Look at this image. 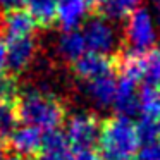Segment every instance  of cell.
Wrapping results in <instances>:
<instances>
[{
    "label": "cell",
    "mask_w": 160,
    "mask_h": 160,
    "mask_svg": "<svg viewBox=\"0 0 160 160\" xmlns=\"http://www.w3.org/2000/svg\"><path fill=\"white\" fill-rule=\"evenodd\" d=\"M7 72V50H5V40L0 33V74Z\"/></svg>",
    "instance_id": "7402d4cb"
},
{
    "label": "cell",
    "mask_w": 160,
    "mask_h": 160,
    "mask_svg": "<svg viewBox=\"0 0 160 160\" xmlns=\"http://www.w3.org/2000/svg\"><path fill=\"white\" fill-rule=\"evenodd\" d=\"M158 91H160V86H158Z\"/></svg>",
    "instance_id": "f1b7e54d"
},
{
    "label": "cell",
    "mask_w": 160,
    "mask_h": 160,
    "mask_svg": "<svg viewBox=\"0 0 160 160\" xmlns=\"http://www.w3.org/2000/svg\"><path fill=\"white\" fill-rule=\"evenodd\" d=\"M143 84L160 86V48H157V47L145 53Z\"/></svg>",
    "instance_id": "e0dca14e"
},
{
    "label": "cell",
    "mask_w": 160,
    "mask_h": 160,
    "mask_svg": "<svg viewBox=\"0 0 160 160\" xmlns=\"http://www.w3.org/2000/svg\"><path fill=\"white\" fill-rule=\"evenodd\" d=\"M138 84L136 81L124 76H117V86H115V97L112 107L115 108L117 115L124 117H134L138 114Z\"/></svg>",
    "instance_id": "7c38bea8"
},
{
    "label": "cell",
    "mask_w": 160,
    "mask_h": 160,
    "mask_svg": "<svg viewBox=\"0 0 160 160\" xmlns=\"http://www.w3.org/2000/svg\"><path fill=\"white\" fill-rule=\"evenodd\" d=\"M83 93L88 98L91 105L95 108H100V110H107L112 107L114 103V97H115V86H117V76L112 72L102 74L98 78L83 81Z\"/></svg>",
    "instance_id": "ba28073f"
},
{
    "label": "cell",
    "mask_w": 160,
    "mask_h": 160,
    "mask_svg": "<svg viewBox=\"0 0 160 160\" xmlns=\"http://www.w3.org/2000/svg\"><path fill=\"white\" fill-rule=\"evenodd\" d=\"M141 2L143 0H98L91 11L112 22H119L128 18L136 7H139Z\"/></svg>",
    "instance_id": "9a60e30c"
},
{
    "label": "cell",
    "mask_w": 160,
    "mask_h": 160,
    "mask_svg": "<svg viewBox=\"0 0 160 160\" xmlns=\"http://www.w3.org/2000/svg\"><path fill=\"white\" fill-rule=\"evenodd\" d=\"M74 158H76V160H105L103 157H102V153H100V152H97L95 148L74 153Z\"/></svg>",
    "instance_id": "44dd1931"
},
{
    "label": "cell",
    "mask_w": 160,
    "mask_h": 160,
    "mask_svg": "<svg viewBox=\"0 0 160 160\" xmlns=\"http://www.w3.org/2000/svg\"><path fill=\"white\" fill-rule=\"evenodd\" d=\"M42 129L33 126H22V128H16L5 138V148L24 160H33L42 148Z\"/></svg>",
    "instance_id": "52a82bcc"
},
{
    "label": "cell",
    "mask_w": 160,
    "mask_h": 160,
    "mask_svg": "<svg viewBox=\"0 0 160 160\" xmlns=\"http://www.w3.org/2000/svg\"><path fill=\"white\" fill-rule=\"evenodd\" d=\"M128 160H139V158H134V157H132V158H128Z\"/></svg>",
    "instance_id": "83f0119b"
},
{
    "label": "cell",
    "mask_w": 160,
    "mask_h": 160,
    "mask_svg": "<svg viewBox=\"0 0 160 160\" xmlns=\"http://www.w3.org/2000/svg\"><path fill=\"white\" fill-rule=\"evenodd\" d=\"M100 121L91 112H76L66 121V139L74 153L97 148Z\"/></svg>",
    "instance_id": "5b68a950"
},
{
    "label": "cell",
    "mask_w": 160,
    "mask_h": 160,
    "mask_svg": "<svg viewBox=\"0 0 160 160\" xmlns=\"http://www.w3.org/2000/svg\"><path fill=\"white\" fill-rule=\"evenodd\" d=\"M33 160H76L74 152L59 129H50L43 134L42 148Z\"/></svg>",
    "instance_id": "4fadbf2b"
},
{
    "label": "cell",
    "mask_w": 160,
    "mask_h": 160,
    "mask_svg": "<svg viewBox=\"0 0 160 160\" xmlns=\"http://www.w3.org/2000/svg\"><path fill=\"white\" fill-rule=\"evenodd\" d=\"M19 93L18 76L11 72L0 74V102H14Z\"/></svg>",
    "instance_id": "d6986e66"
},
{
    "label": "cell",
    "mask_w": 160,
    "mask_h": 160,
    "mask_svg": "<svg viewBox=\"0 0 160 160\" xmlns=\"http://www.w3.org/2000/svg\"><path fill=\"white\" fill-rule=\"evenodd\" d=\"M60 29H78L91 11L90 0H55Z\"/></svg>",
    "instance_id": "8fae6325"
},
{
    "label": "cell",
    "mask_w": 160,
    "mask_h": 160,
    "mask_svg": "<svg viewBox=\"0 0 160 160\" xmlns=\"http://www.w3.org/2000/svg\"><path fill=\"white\" fill-rule=\"evenodd\" d=\"M86 52L83 33L79 29H62L55 40V55L66 64H72L79 55Z\"/></svg>",
    "instance_id": "5bb4252c"
},
{
    "label": "cell",
    "mask_w": 160,
    "mask_h": 160,
    "mask_svg": "<svg viewBox=\"0 0 160 160\" xmlns=\"http://www.w3.org/2000/svg\"><path fill=\"white\" fill-rule=\"evenodd\" d=\"M21 5L33 16L36 24L42 28H52L57 24L55 0H21Z\"/></svg>",
    "instance_id": "2e32d148"
},
{
    "label": "cell",
    "mask_w": 160,
    "mask_h": 160,
    "mask_svg": "<svg viewBox=\"0 0 160 160\" xmlns=\"http://www.w3.org/2000/svg\"><path fill=\"white\" fill-rule=\"evenodd\" d=\"M2 160H24V158H21V157H18V155H14V153H12L11 157H7V158H2Z\"/></svg>",
    "instance_id": "cb8c5ba5"
},
{
    "label": "cell",
    "mask_w": 160,
    "mask_h": 160,
    "mask_svg": "<svg viewBox=\"0 0 160 160\" xmlns=\"http://www.w3.org/2000/svg\"><path fill=\"white\" fill-rule=\"evenodd\" d=\"M5 150H7V148H5V141H4V139H0V160L4 158Z\"/></svg>",
    "instance_id": "603a6c76"
},
{
    "label": "cell",
    "mask_w": 160,
    "mask_h": 160,
    "mask_svg": "<svg viewBox=\"0 0 160 160\" xmlns=\"http://www.w3.org/2000/svg\"><path fill=\"white\" fill-rule=\"evenodd\" d=\"M18 122L14 102H0V139L5 141V138L18 128Z\"/></svg>",
    "instance_id": "ac0fdd59"
},
{
    "label": "cell",
    "mask_w": 160,
    "mask_h": 160,
    "mask_svg": "<svg viewBox=\"0 0 160 160\" xmlns=\"http://www.w3.org/2000/svg\"><path fill=\"white\" fill-rule=\"evenodd\" d=\"M38 29V24L33 16L24 7H16L2 12V35L4 38L33 35Z\"/></svg>",
    "instance_id": "30bf717a"
},
{
    "label": "cell",
    "mask_w": 160,
    "mask_h": 160,
    "mask_svg": "<svg viewBox=\"0 0 160 160\" xmlns=\"http://www.w3.org/2000/svg\"><path fill=\"white\" fill-rule=\"evenodd\" d=\"M139 160H160V141L141 145V148H139Z\"/></svg>",
    "instance_id": "ffe728a7"
},
{
    "label": "cell",
    "mask_w": 160,
    "mask_h": 160,
    "mask_svg": "<svg viewBox=\"0 0 160 160\" xmlns=\"http://www.w3.org/2000/svg\"><path fill=\"white\" fill-rule=\"evenodd\" d=\"M98 146L105 160L132 158L141 148L138 128L131 117L115 115L100 124Z\"/></svg>",
    "instance_id": "7a4b0ae2"
},
{
    "label": "cell",
    "mask_w": 160,
    "mask_h": 160,
    "mask_svg": "<svg viewBox=\"0 0 160 160\" xmlns=\"http://www.w3.org/2000/svg\"><path fill=\"white\" fill-rule=\"evenodd\" d=\"M124 42L129 50L138 53H146L157 47L158 29L155 24V18L148 9L139 5L126 18Z\"/></svg>",
    "instance_id": "3957f363"
},
{
    "label": "cell",
    "mask_w": 160,
    "mask_h": 160,
    "mask_svg": "<svg viewBox=\"0 0 160 160\" xmlns=\"http://www.w3.org/2000/svg\"><path fill=\"white\" fill-rule=\"evenodd\" d=\"M83 38L86 50L103 55H115L121 50V35L112 21L95 14L93 18H86L83 22Z\"/></svg>",
    "instance_id": "277c9868"
},
{
    "label": "cell",
    "mask_w": 160,
    "mask_h": 160,
    "mask_svg": "<svg viewBox=\"0 0 160 160\" xmlns=\"http://www.w3.org/2000/svg\"><path fill=\"white\" fill-rule=\"evenodd\" d=\"M5 50H7V72L19 76L26 69H29L38 53V40L36 33L26 36H14L4 38Z\"/></svg>",
    "instance_id": "8992f818"
},
{
    "label": "cell",
    "mask_w": 160,
    "mask_h": 160,
    "mask_svg": "<svg viewBox=\"0 0 160 160\" xmlns=\"http://www.w3.org/2000/svg\"><path fill=\"white\" fill-rule=\"evenodd\" d=\"M71 71H72L76 79L88 81V79L102 76V74L112 72L114 71V60L108 55L86 50L83 55H79L71 64Z\"/></svg>",
    "instance_id": "9c48e42d"
},
{
    "label": "cell",
    "mask_w": 160,
    "mask_h": 160,
    "mask_svg": "<svg viewBox=\"0 0 160 160\" xmlns=\"http://www.w3.org/2000/svg\"><path fill=\"white\" fill-rule=\"evenodd\" d=\"M157 141H160V119L157 121Z\"/></svg>",
    "instance_id": "d4e9b609"
},
{
    "label": "cell",
    "mask_w": 160,
    "mask_h": 160,
    "mask_svg": "<svg viewBox=\"0 0 160 160\" xmlns=\"http://www.w3.org/2000/svg\"><path fill=\"white\" fill-rule=\"evenodd\" d=\"M155 24H157V29L160 31V11H158V14H157V18H155Z\"/></svg>",
    "instance_id": "484cf974"
},
{
    "label": "cell",
    "mask_w": 160,
    "mask_h": 160,
    "mask_svg": "<svg viewBox=\"0 0 160 160\" xmlns=\"http://www.w3.org/2000/svg\"><path fill=\"white\" fill-rule=\"evenodd\" d=\"M14 105L19 122L42 131L59 129L67 115L66 102L59 95L40 86H33L22 93H18Z\"/></svg>",
    "instance_id": "6da1fadb"
},
{
    "label": "cell",
    "mask_w": 160,
    "mask_h": 160,
    "mask_svg": "<svg viewBox=\"0 0 160 160\" xmlns=\"http://www.w3.org/2000/svg\"><path fill=\"white\" fill-rule=\"evenodd\" d=\"M150 2H153L155 5H160V0H150Z\"/></svg>",
    "instance_id": "4316f807"
}]
</instances>
